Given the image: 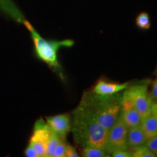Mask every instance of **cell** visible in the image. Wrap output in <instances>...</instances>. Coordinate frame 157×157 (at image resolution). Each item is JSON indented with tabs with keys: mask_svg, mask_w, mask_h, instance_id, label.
Here are the masks:
<instances>
[{
	"mask_svg": "<svg viewBox=\"0 0 157 157\" xmlns=\"http://www.w3.org/2000/svg\"><path fill=\"white\" fill-rule=\"evenodd\" d=\"M71 131L75 143L82 148L90 146L105 150L109 130L102 126L89 110L80 103L72 113Z\"/></svg>",
	"mask_w": 157,
	"mask_h": 157,
	"instance_id": "1",
	"label": "cell"
},
{
	"mask_svg": "<svg viewBox=\"0 0 157 157\" xmlns=\"http://www.w3.org/2000/svg\"><path fill=\"white\" fill-rule=\"evenodd\" d=\"M122 93L103 95L93 90L83 93L80 104L90 111L102 126L109 130L120 113Z\"/></svg>",
	"mask_w": 157,
	"mask_h": 157,
	"instance_id": "2",
	"label": "cell"
},
{
	"mask_svg": "<svg viewBox=\"0 0 157 157\" xmlns=\"http://www.w3.org/2000/svg\"><path fill=\"white\" fill-rule=\"evenodd\" d=\"M24 25L31 33L36 56L63 78L61 66L58 58V51L62 48L72 47L74 44V41L71 39L48 40L41 36L29 21H25Z\"/></svg>",
	"mask_w": 157,
	"mask_h": 157,
	"instance_id": "3",
	"label": "cell"
},
{
	"mask_svg": "<svg viewBox=\"0 0 157 157\" xmlns=\"http://www.w3.org/2000/svg\"><path fill=\"white\" fill-rule=\"evenodd\" d=\"M148 82H140L139 84L129 85V87L124 90L142 119L150 112L154 103L150 94L148 93Z\"/></svg>",
	"mask_w": 157,
	"mask_h": 157,
	"instance_id": "4",
	"label": "cell"
},
{
	"mask_svg": "<svg viewBox=\"0 0 157 157\" xmlns=\"http://www.w3.org/2000/svg\"><path fill=\"white\" fill-rule=\"evenodd\" d=\"M128 127L123 121L120 114L119 115L113 126L109 131L105 151L111 154L116 150H128L127 143V135Z\"/></svg>",
	"mask_w": 157,
	"mask_h": 157,
	"instance_id": "5",
	"label": "cell"
},
{
	"mask_svg": "<svg viewBox=\"0 0 157 157\" xmlns=\"http://www.w3.org/2000/svg\"><path fill=\"white\" fill-rule=\"evenodd\" d=\"M52 131L44 119H39L35 122L29 143L36 149L39 157L46 156L47 146Z\"/></svg>",
	"mask_w": 157,
	"mask_h": 157,
	"instance_id": "6",
	"label": "cell"
},
{
	"mask_svg": "<svg viewBox=\"0 0 157 157\" xmlns=\"http://www.w3.org/2000/svg\"><path fill=\"white\" fill-rule=\"evenodd\" d=\"M119 114L128 128L140 125L142 117L124 90L122 93Z\"/></svg>",
	"mask_w": 157,
	"mask_h": 157,
	"instance_id": "7",
	"label": "cell"
},
{
	"mask_svg": "<svg viewBox=\"0 0 157 157\" xmlns=\"http://www.w3.org/2000/svg\"><path fill=\"white\" fill-rule=\"evenodd\" d=\"M47 124L52 131L63 139H66L71 130V117L68 113H62L47 117Z\"/></svg>",
	"mask_w": 157,
	"mask_h": 157,
	"instance_id": "8",
	"label": "cell"
},
{
	"mask_svg": "<svg viewBox=\"0 0 157 157\" xmlns=\"http://www.w3.org/2000/svg\"><path fill=\"white\" fill-rule=\"evenodd\" d=\"M129 85L128 82L116 83V82L105 81L104 79H99L94 86L93 91L99 95H113V94L124 91L129 87Z\"/></svg>",
	"mask_w": 157,
	"mask_h": 157,
	"instance_id": "9",
	"label": "cell"
},
{
	"mask_svg": "<svg viewBox=\"0 0 157 157\" xmlns=\"http://www.w3.org/2000/svg\"><path fill=\"white\" fill-rule=\"evenodd\" d=\"M140 126L144 132L146 139L157 135V112L151 110V111L146 117H143L141 121Z\"/></svg>",
	"mask_w": 157,
	"mask_h": 157,
	"instance_id": "10",
	"label": "cell"
},
{
	"mask_svg": "<svg viewBox=\"0 0 157 157\" xmlns=\"http://www.w3.org/2000/svg\"><path fill=\"white\" fill-rule=\"evenodd\" d=\"M147 140L140 125L128 128L127 143L128 149L145 145Z\"/></svg>",
	"mask_w": 157,
	"mask_h": 157,
	"instance_id": "11",
	"label": "cell"
},
{
	"mask_svg": "<svg viewBox=\"0 0 157 157\" xmlns=\"http://www.w3.org/2000/svg\"><path fill=\"white\" fill-rule=\"evenodd\" d=\"M82 156L84 157H109V154L103 148L95 146H84L82 151Z\"/></svg>",
	"mask_w": 157,
	"mask_h": 157,
	"instance_id": "12",
	"label": "cell"
},
{
	"mask_svg": "<svg viewBox=\"0 0 157 157\" xmlns=\"http://www.w3.org/2000/svg\"><path fill=\"white\" fill-rule=\"evenodd\" d=\"M132 157H155L156 156L154 153L149 150L146 145H143L135 147V148L128 149Z\"/></svg>",
	"mask_w": 157,
	"mask_h": 157,
	"instance_id": "13",
	"label": "cell"
},
{
	"mask_svg": "<svg viewBox=\"0 0 157 157\" xmlns=\"http://www.w3.org/2000/svg\"><path fill=\"white\" fill-rule=\"evenodd\" d=\"M62 140H65V139H63L56 133L52 132L50 140L48 141V146H47L46 156L45 157H52V154H53L55 148Z\"/></svg>",
	"mask_w": 157,
	"mask_h": 157,
	"instance_id": "14",
	"label": "cell"
},
{
	"mask_svg": "<svg viewBox=\"0 0 157 157\" xmlns=\"http://www.w3.org/2000/svg\"><path fill=\"white\" fill-rule=\"evenodd\" d=\"M136 25L143 30H148L151 28V21L147 13H141L136 18Z\"/></svg>",
	"mask_w": 157,
	"mask_h": 157,
	"instance_id": "15",
	"label": "cell"
},
{
	"mask_svg": "<svg viewBox=\"0 0 157 157\" xmlns=\"http://www.w3.org/2000/svg\"><path fill=\"white\" fill-rule=\"evenodd\" d=\"M66 147H67V143L65 142V140H62L55 148L52 157H65Z\"/></svg>",
	"mask_w": 157,
	"mask_h": 157,
	"instance_id": "16",
	"label": "cell"
},
{
	"mask_svg": "<svg viewBox=\"0 0 157 157\" xmlns=\"http://www.w3.org/2000/svg\"><path fill=\"white\" fill-rule=\"evenodd\" d=\"M145 145L157 156V135L146 140Z\"/></svg>",
	"mask_w": 157,
	"mask_h": 157,
	"instance_id": "17",
	"label": "cell"
},
{
	"mask_svg": "<svg viewBox=\"0 0 157 157\" xmlns=\"http://www.w3.org/2000/svg\"><path fill=\"white\" fill-rule=\"evenodd\" d=\"M111 155L113 157H132L129 150H122V149L114 151Z\"/></svg>",
	"mask_w": 157,
	"mask_h": 157,
	"instance_id": "18",
	"label": "cell"
},
{
	"mask_svg": "<svg viewBox=\"0 0 157 157\" xmlns=\"http://www.w3.org/2000/svg\"><path fill=\"white\" fill-rule=\"evenodd\" d=\"M24 154L25 156L27 157H39L36 149H35L32 146H31L30 144H29L28 146L25 148Z\"/></svg>",
	"mask_w": 157,
	"mask_h": 157,
	"instance_id": "19",
	"label": "cell"
},
{
	"mask_svg": "<svg viewBox=\"0 0 157 157\" xmlns=\"http://www.w3.org/2000/svg\"><path fill=\"white\" fill-rule=\"evenodd\" d=\"M79 155L78 154L77 151H76V148L74 146H71L69 144H67V147H66V154H65V157H78Z\"/></svg>",
	"mask_w": 157,
	"mask_h": 157,
	"instance_id": "20",
	"label": "cell"
},
{
	"mask_svg": "<svg viewBox=\"0 0 157 157\" xmlns=\"http://www.w3.org/2000/svg\"><path fill=\"white\" fill-rule=\"evenodd\" d=\"M149 94H150V96L153 101H157V78L153 82L151 91Z\"/></svg>",
	"mask_w": 157,
	"mask_h": 157,
	"instance_id": "21",
	"label": "cell"
},
{
	"mask_svg": "<svg viewBox=\"0 0 157 157\" xmlns=\"http://www.w3.org/2000/svg\"><path fill=\"white\" fill-rule=\"evenodd\" d=\"M151 109L154 110V111H156V112H157V103H156V102H154V103H153Z\"/></svg>",
	"mask_w": 157,
	"mask_h": 157,
	"instance_id": "22",
	"label": "cell"
},
{
	"mask_svg": "<svg viewBox=\"0 0 157 157\" xmlns=\"http://www.w3.org/2000/svg\"><path fill=\"white\" fill-rule=\"evenodd\" d=\"M156 103H157V101H156Z\"/></svg>",
	"mask_w": 157,
	"mask_h": 157,
	"instance_id": "23",
	"label": "cell"
}]
</instances>
